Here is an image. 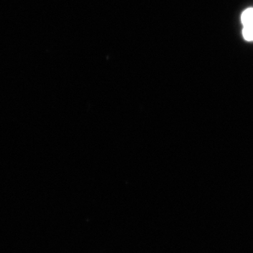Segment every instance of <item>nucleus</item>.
Segmentation results:
<instances>
[{"label":"nucleus","instance_id":"nucleus-1","mask_svg":"<svg viewBox=\"0 0 253 253\" xmlns=\"http://www.w3.org/2000/svg\"><path fill=\"white\" fill-rule=\"evenodd\" d=\"M241 22L244 27L253 26V8L245 10L241 15Z\"/></svg>","mask_w":253,"mask_h":253},{"label":"nucleus","instance_id":"nucleus-2","mask_svg":"<svg viewBox=\"0 0 253 253\" xmlns=\"http://www.w3.org/2000/svg\"><path fill=\"white\" fill-rule=\"evenodd\" d=\"M243 36L246 41H253V26L244 27Z\"/></svg>","mask_w":253,"mask_h":253}]
</instances>
